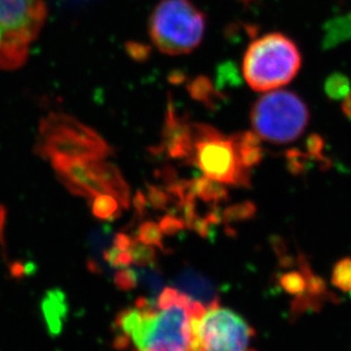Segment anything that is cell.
Wrapping results in <instances>:
<instances>
[{
    "label": "cell",
    "instance_id": "2",
    "mask_svg": "<svg viewBox=\"0 0 351 351\" xmlns=\"http://www.w3.org/2000/svg\"><path fill=\"white\" fill-rule=\"evenodd\" d=\"M302 64L301 53L291 38L271 32L251 43L244 55L243 75L256 91H271L292 82Z\"/></svg>",
    "mask_w": 351,
    "mask_h": 351
},
{
    "label": "cell",
    "instance_id": "6",
    "mask_svg": "<svg viewBox=\"0 0 351 351\" xmlns=\"http://www.w3.org/2000/svg\"><path fill=\"white\" fill-rule=\"evenodd\" d=\"M46 17L43 0H0V69L23 65Z\"/></svg>",
    "mask_w": 351,
    "mask_h": 351
},
{
    "label": "cell",
    "instance_id": "17",
    "mask_svg": "<svg viewBox=\"0 0 351 351\" xmlns=\"http://www.w3.org/2000/svg\"><path fill=\"white\" fill-rule=\"evenodd\" d=\"M280 283L283 285L285 291H287L291 294L300 293V292L304 290V287H306L304 276H302V274L299 273L285 274L282 277Z\"/></svg>",
    "mask_w": 351,
    "mask_h": 351
},
{
    "label": "cell",
    "instance_id": "10",
    "mask_svg": "<svg viewBox=\"0 0 351 351\" xmlns=\"http://www.w3.org/2000/svg\"><path fill=\"white\" fill-rule=\"evenodd\" d=\"M177 290L206 308L218 306V295L213 284L192 270H186L177 278Z\"/></svg>",
    "mask_w": 351,
    "mask_h": 351
},
{
    "label": "cell",
    "instance_id": "12",
    "mask_svg": "<svg viewBox=\"0 0 351 351\" xmlns=\"http://www.w3.org/2000/svg\"><path fill=\"white\" fill-rule=\"evenodd\" d=\"M91 211L95 217L101 220H113L120 216L122 206L118 199L108 194H101L90 199Z\"/></svg>",
    "mask_w": 351,
    "mask_h": 351
},
{
    "label": "cell",
    "instance_id": "7",
    "mask_svg": "<svg viewBox=\"0 0 351 351\" xmlns=\"http://www.w3.org/2000/svg\"><path fill=\"white\" fill-rule=\"evenodd\" d=\"M309 122L307 105L291 91L271 90L251 111L254 134L271 144H289L304 134Z\"/></svg>",
    "mask_w": 351,
    "mask_h": 351
},
{
    "label": "cell",
    "instance_id": "14",
    "mask_svg": "<svg viewBox=\"0 0 351 351\" xmlns=\"http://www.w3.org/2000/svg\"><path fill=\"white\" fill-rule=\"evenodd\" d=\"M332 283L345 293H351V257L335 263L332 270Z\"/></svg>",
    "mask_w": 351,
    "mask_h": 351
},
{
    "label": "cell",
    "instance_id": "11",
    "mask_svg": "<svg viewBox=\"0 0 351 351\" xmlns=\"http://www.w3.org/2000/svg\"><path fill=\"white\" fill-rule=\"evenodd\" d=\"M41 311L49 335H60L68 313L65 294L60 289L48 291L41 302Z\"/></svg>",
    "mask_w": 351,
    "mask_h": 351
},
{
    "label": "cell",
    "instance_id": "3",
    "mask_svg": "<svg viewBox=\"0 0 351 351\" xmlns=\"http://www.w3.org/2000/svg\"><path fill=\"white\" fill-rule=\"evenodd\" d=\"M36 149L49 162L108 159L112 154L111 146L98 132L63 113H51L41 121Z\"/></svg>",
    "mask_w": 351,
    "mask_h": 351
},
{
    "label": "cell",
    "instance_id": "8",
    "mask_svg": "<svg viewBox=\"0 0 351 351\" xmlns=\"http://www.w3.org/2000/svg\"><path fill=\"white\" fill-rule=\"evenodd\" d=\"M58 179L75 195L93 199L108 194L119 199L127 209L130 204V189L120 170L106 159L58 160L51 162Z\"/></svg>",
    "mask_w": 351,
    "mask_h": 351
},
{
    "label": "cell",
    "instance_id": "4",
    "mask_svg": "<svg viewBox=\"0 0 351 351\" xmlns=\"http://www.w3.org/2000/svg\"><path fill=\"white\" fill-rule=\"evenodd\" d=\"M206 23V15L191 0H161L149 16V37L163 54H189L201 44Z\"/></svg>",
    "mask_w": 351,
    "mask_h": 351
},
{
    "label": "cell",
    "instance_id": "18",
    "mask_svg": "<svg viewBox=\"0 0 351 351\" xmlns=\"http://www.w3.org/2000/svg\"><path fill=\"white\" fill-rule=\"evenodd\" d=\"M341 108L343 114L351 120V93L342 101Z\"/></svg>",
    "mask_w": 351,
    "mask_h": 351
},
{
    "label": "cell",
    "instance_id": "5",
    "mask_svg": "<svg viewBox=\"0 0 351 351\" xmlns=\"http://www.w3.org/2000/svg\"><path fill=\"white\" fill-rule=\"evenodd\" d=\"M187 163L223 185L247 187L251 171L241 161L234 137H226L211 125L192 123V152Z\"/></svg>",
    "mask_w": 351,
    "mask_h": 351
},
{
    "label": "cell",
    "instance_id": "15",
    "mask_svg": "<svg viewBox=\"0 0 351 351\" xmlns=\"http://www.w3.org/2000/svg\"><path fill=\"white\" fill-rule=\"evenodd\" d=\"M162 233L160 225L153 221H146L139 226L137 240L149 247H162Z\"/></svg>",
    "mask_w": 351,
    "mask_h": 351
},
{
    "label": "cell",
    "instance_id": "13",
    "mask_svg": "<svg viewBox=\"0 0 351 351\" xmlns=\"http://www.w3.org/2000/svg\"><path fill=\"white\" fill-rule=\"evenodd\" d=\"M324 91L331 101H343L351 93V82L343 73H332L324 82Z\"/></svg>",
    "mask_w": 351,
    "mask_h": 351
},
{
    "label": "cell",
    "instance_id": "16",
    "mask_svg": "<svg viewBox=\"0 0 351 351\" xmlns=\"http://www.w3.org/2000/svg\"><path fill=\"white\" fill-rule=\"evenodd\" d=\"M189 91L193 97L202 101H209L213 97V86L211 82L204 77H199L189 86Z\"/></svg>",
    "mask_w": 351,
    "mask_h": 351
},
{
    "label": "cell",
    "instance_id": "1",
    "mask_svg": "<svg viewBox=\"0 0 351 351\" xmlns=\"http://www.w3.org/2000/svg\"><path fill=\"white\" fill-rule=\"evenodd\" d=\"M206 308L167 287L156 302L141 298L115 319L114 345L132 351H192L194 324Z\"/></svg>",
    "mask_w": 351,
    "mask_h": 351
},
{
    "label": "cell",
    "instance_id": "9",
    "mask_svg": "<svg viewBox=\"0 0 351 351\" xmlns=\"http://www.w3.org/2000/svg\"><path fill=\"white\" fill-rule=\"evenodd\" d=\"M254 330L240 315L215 306L206 308L194 324L192 351H252Z\"/></svg>",
    "mask_w": 351,
    "mask_h": 351
},
{
    "label": "cell",
    "instance_id": "19",
    "mask_svg": "<svg viewBox=\"0 0 351 351\" xmlns=\"http://www.w3.org/2000/svg\"><path fill=\"white\" fill-rule=\"evenodd\" d=\"M241 1H243V3H250L252 0H241Z\"/></svg>",
    "mask_w": 351,
    "mask_h": 351
}]
</instances>
